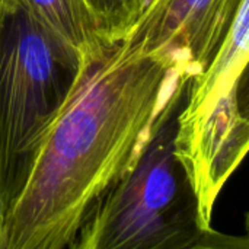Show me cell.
<instances>
[{"instance_id": "6da1fadb", "label": "cell", "mask_w": 249, "mask_h": 249, "mask_svg": "<svg viewBox=\"0 0 249 249\" xmlns=\"http://www.w3.org/2000/svg\"><path fill=\"white\" fill-rule=\"evenodd\" d=\"M181 79L128 35L82 57L4 214V249L74 248Z\"/></svg>"}, {"instance_id": "7a4b0ae2", "label": "cell", "mask_w": 249, "mask_h": 249, "mask_svg": "<svg viewBox=\"0 0 249 249\" xmlns=\"http://www.w3.org/2000/svg\"><path fill=\"white\" fill-rule=\"evenodd\" d=\"M191 79L172 90L142 150L98 204L77 249H249L206 223L190 172L178 153L179 115Z\"/></svg>"}, {"instance_id": "3957f363", "label": "cell", "mask_w": 249, "mask_h": 249, "mask_svg": "<svg viewBox=\"0 0 249 249\" xmlns=\"http://www.w3.org/2000/svg\"><path fill=\"white\" fill-rule=\"evenodd\" d=\"M80 57L15 0H0V207L18 194Z\"/></svg>"}, {"instance_id": "277c9868", "label": "cell", "mask_w": 249, "mask_h": 249, "mask_svg": "<svg viewBox=\"0 0 249 249\" xmlns=\"http://www.w3.org/2000/svg\"><path fill=\"white\" fill-rule=\"evenodd\" d=\"M248 63L249 0H244L213 63L191 80L179 115L177 149L207 223H212L222 188L248 156L241 144L236 112V86Z\"/></svg>"}, {"instance_id": "5b68a950", "label": "cell", "mask_w": 249, "mask_h": 249, "mask_svg": "<svg viewBox=\"0 0 249 249\" xmlns=\"http://www.w3.org/2000/svg\"><path fill=\"white\" fill-rule=\"evenodd\" d=\"M242 1L152 0L128 36L193 80L213 63Z\"/></svg>"}, {"instance_id": "8992f818", "label": "cell", "mask_w": 249, "mask_h": 249, "mask_svg": "<svg viewBox=\"0 0 249 249\" xmlns=\"http://www.w3.org/2000/svg\"><path fill=\"white\" fill-rule=\"evenodd\" d=\"M80 58L107 42L88 0H15Z\"/></svg>"}, {"instance_id": "52a82bcc", "label": "cell", "mask_w": 249, "mask_h": 249, "mask_svg": "<svg viewBox=\"0 0 249 249\" xmlns=\"http://www.w3.org/2000/svg\"><path fill=\"white\" fill-rule=\"evenodd\" d=\"M107 41L125 38L152 0H88Z\"/></svg>"}, {"instance_id": "ba28073f", "label": "cell", "mask_w": 249, "mask_h": 249, "mask_svg": "<svg viewBox=\"0 0 249 249\" xmlns=\"http://www.w3.org/2000/svg\"><path fill=\"white\" fill-rule=\"evenodd\" d=\"M236 112L239 118V137L244 152L249 153V63L236 86Z\"/></svg>"}, {"instance_id": "9c48e42d", "label": "cell", "mask_w": 249, "mask_h": 249, "mask_svg": "<svg viewBox=\"0 0 249 249\" xmlns=\"http://www.w3.org/2000/svg\"><path fill=\"white\" fill-rule=\"evenodd\" d=\"M0 249H4V219L0 207Z\"/></svg>"}, {"instance_id": "30bf717a", "label": "cell", "mask_w": 249, "mask_h": 249, "mask_svg": "<svg viewBox=\"0 0 249 249\" xmlns=\"http://www.w3.org/2000/svg\"><path fill=\"white\" fill-rule=\"evenodd\" d=\"M245 228H247V236L249 238V212L247 213V217H245Z\"/></svg>"}]
</instances>
